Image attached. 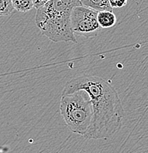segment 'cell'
<instances>
[{
    "mask_svg": "<svg viewBox=\"0 0 148 153\" xmlns=\"http://www.w3.org/2000/svg\"><path fill=\"white\" fill-rule=\"evenodd\" d=\"M13 10L12 0H0V17L10 16Z\"/></svg>",
    "mask_w": 148,
    "mask_h": 153,
    "instance_id": "ba28073f",
    "label": "cell"
},
{
    "mask_svg": "<svg viewBox=\"0 0 148 153\" xmlns=\"http://www.w3.org/2000/svg\"><path fill=\"white\" fill-rule=\"evenodd\" d=\"M14 9L19 12L26 13L34 7L33 0H12Z\"/></svg>",
    "mask_w": 148,
    "mask_h": 153,
    "instance_id": "52a82bcc",
    "label": "cell"
},
{
    "mask_svg": "<svg viewBox=\"0 0 148 153\" xmlns=\"http://www.w3.org/2000/svg\"><path fill=\"white\" fill-rule=\"evenodd\" d=\"M60 112L72 133L85 136L93 117L92 103L86 91L78 90L61 95Z\"/></svg>",
    "mask_w": 148,
    "mask_h": 153,
    "instance_id": "3957f363",
    "label": "cell"
},
{
    "mask_svg": "<svg viewBox=\"0 0 148 153\" xmlns=\"http://www.w3.org/2000/svg\"><path fill=\"white\" fill-rule=\"evenodd\" d=\"M50 0H33L34 7L36 9H39L45 6Z\"/></svg>",
    "mask_w": 148,
    "mask_h": 153,
    "instance_id": "30bf717a",
    "label": "cell"
},
{
    "mask_svg": "<svg viewBox=\"0 0 148 153\" xmlns=\"http://www.w3.org/2000/svg\"><path fill=\"white\" fill-rule=\"evenodd\" d=\"M98 11L86 6H76L71 14V30L74 35L85 38L95 37L100 30L97 19Z\"/></svg>",
    "mask_w": 148,
    "mask_h": 153,
    "instance_id": "277c9868",
    "label": "cell"
},
{
    "mask_svg": "<svg viewBox=\"0 0 148 153\" xmlns=\"http://www.w3.org/2000/svg\"><path fill=\"white\" fill-rule=\"evenodd\" d=\"M82 5L94 10L112 11L113 7L110 4L109 0H80Z\"/></svg>",
    "mask_w": 148,
    "mask_h": 153,
    "instance_id": "8992f818",
    "label": "cell"
},
{
    "mask_svg": "<svg viewBox=\"0 0 148 153\" xmlns=\"http://www.w3.org/2000/svg\"><path fill=\"white\" fill-rule=\"evenodd\" d=\"M80 5V0H50L37 10L36 25L41 33L53 42L77 43L71 30V14L74 7Z\"/></svg>",
    "mask_w": 148,
    "mask_h": 153,
    "instance_id": "7a4b0ae2",
    "label": "cell"
},
{
    "mask_svg": "<svg viewBox=\"0 0 148 153\" xmlns=\"http://www.w3.org/2000/svg\"><path fill=\"white\" fill-rule=\"evenodd\" d=\"M109 2L113 8H119L126 5L128 0H109Z\"/></svg>",
    "mask_w": 148,
    "mask_h": 153,
    "instance_id": "9c48e42d",
    "label": "cell"
},
{
    "mask_svg": "<svg viewBox=\"0 0 148 153\" xmlns=\"http://www.w3.org/2000/svg\"><path fill=\"white\" fill-rule=\"evenodd\" d=\"M97 19L102 28L112 27L117 23V17L112 11H100L98 12Z\"/></svg>",
    "mask_w": 148,
    "mask_h": 153,
    "instance_id": "5b68a950",
    "label": "cell"
},
{
    "mask_svg": "<svg viewBox=\"0 0 148 153\" xmlns=\"http://www.w3.org/2000/svg\"><path fill=\"white\" fill-rule=\"evenodd\" d=\"M78 90L89 94L93 108V117L86 139H103L111 137L121 129L125 111L117 91L100 76L83 74L70 79L62 91V95Z\"/></svg>",
    "mask_w": 148,
    "mask_h": 153,
    "instance_id": "6da1fadb",
    "label": "cell"
}]
</instances>
